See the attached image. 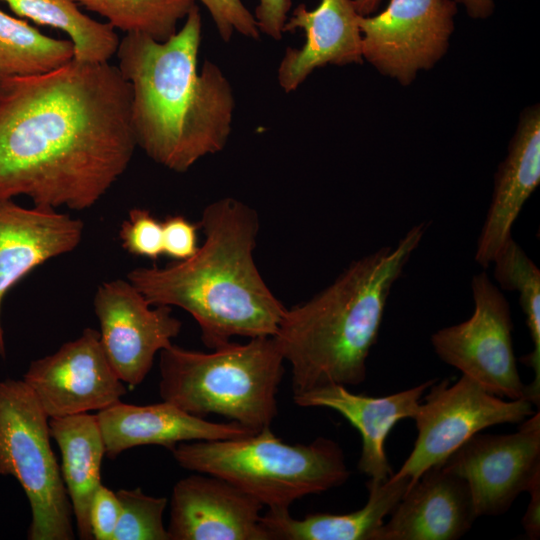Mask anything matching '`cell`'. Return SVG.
Segmentation results:
<instances>
[{
    "label": "cell",
    "mask_w": 540,
    "mask_h": 540,
    "mask_svg": "<svg viewBox=\"0 0 540 540\" xmlns=\"http://www.w3.org/2000/svg\"><path fill=\"white\" fill-rule=\"evenodd\" d=\"M137 147L131 89L118 66L71 60L0 82V200L84 210L106 194Z\"/></svg>",
    "instance_id": "1"
},
{
    "label": "cell",
    "mask_w": 540,
    "mask_h": 540,
    "mask_svg": "<svg viewBox=\"0 0 540 540\" xmlns=\"http://www.w3.org/2000/svg\"><path fill=\"white\" fill-rule=\"evenodd\" d=\"M201 32V14L194 5L167 40L129 33L116 51L131 89L137 146L178 173L223 150L232 131L235 100L229 80L210 60L198 68Z\"/></svg>",
    "instance_id": "2"
},
{
    "label": "cell",
    "mask_w": 540,
    "mask_h": 540,
    "mask_svg": "<svg viewBox=\"0 0 540 540\" xmlns=\"http://www.w3.org/2000/svg\"><path fill=\"white\" fill-rule=\"evenodd\" d=\"M199 225L205 239L191 257L163 268H135L127 280L151 305L188 312L209 349L235 336H274L286 308L254 261L257 212L238 199L220 198L204 208Z\"/></svg>",
    "instance_id": "3"
},
{
    "label": "cell",
    "mask_w": 540,
    "mask_h": 540,
    "mask_svg": "<svg viewBox=\"0 0 540 540\" xmlns=\"http://www.w3.org/2000/svg\"><path fill=\"white\" fill-rule=\"evenodd\" d=\"M427 227L414 225L396 244L352 261L311 299L285 309L273 337L291 366L293 396L365 381L391 290Z\"/></svg>",
    "instance_id": "4"
},
{
    "label": "cell",
    "mask_w": 540,
    "mask_h": 540,
    "mask_svg": "<svg viewBox=\"0 0 540 540\" xmlns=\"http://www.w3.org/2000/svg\"><path fill=\"white\" fill-rule=\"evenodd\" d=\"M284 361L273 336L206 353L171 344L160 351L159 394L189 414L214 413L258 433L278 413Z\"/></svg>",
    "instance_id": "5"
},
{
    "label": "cell",
    "mask_w": 540,
    "mask_h": 540,
    "mask_svg": "<svg viewBox=\"0 0 540 540\" xmlns=\"http://www.w3.org/2000/svg\"><path fill=\"white\" fill-rule=\"evenodd\" d=\"M171 452L181 467L219 477L274 510L341 486L350 476L336 441L318 437L291 445L270 428L239 438L183 442Z\"/></svg>",
    "instance_id": "6"
},
{
    "label": "cell",
    "mask_w": 540,
    "mask_h": 540,
    "mask_svg": "<svg viewBox=\"0 0 540 540\" xmlns=\"http://www.w3.org/2000/svg\"><path fill=\"white\" fill-rule=\"evenodd\" d=\"M49 417L23 380L0 381V474L29 501V540L75 538L72 506L50 444Z\"/></svg>",
    "instance_id": "7"
},
{
    "label": "cell",
    "mask_w": 540,
    "mask_h": 540,
    "mask_svg": "<svg viewBox=\"0 0 540 540\" xmlns=\"http://www.w3.org/2000/svg\"><path fill=\"white\" fill-rule=\"evenodd\" d=\"M414 416L417 437L413 449L393 478H406L412 486L429 468L442 464L480 431L500 424L521 423L533 404L526 398L498 397L470 377L448 379L430 386Z\"/></svg>",
    "instance_id": "8"
},
{
    "label": "cell",
    "mask_w": 540,
    "mask_h": 540,
    "mask_svg": "<svg viewBox=\"0 0 540 540\" xmlns=\"http://www.w3.org/2000/svg\"><path fill=\"white\" fill-rule=\"evenodd\" d=\"M473 314L437 330L432 347L446 364L460 370L488 392L509 400L525 398L513 349L509 303L485 271L471 280Z\"/></svg>",
    "instance_id": "9"
},
{
    "label": "cell",
    "mask_w": 540,
    "mask_h": 540,
    "mask_svg": "<svg viewBox=\"0 0 540 540\" xmlns=\"http://www.w3.org/2000/svg\"><path fill=\"white\" fill-rule=\"evenodd\" d=\"M456 13L454 0H389L382 12L360 16L363 59L408 85L444 55Z\"/></svg>",
    "instance_id": "10"
},
{
    "label": "cell",
    "mask_w": 540,
    "mask_h": 540,
    "mask_svg": "<svg viewBox=\"0 0 540 540\" xmlns=\"http://www.w3.org/2000/svg\"><path fill=\"white\" fill-rule=\"evenodd\" d=\"M463 478L478 517L506 513L540 478V413L510 434L477 433L442 464Z\"/></svg>",
    "instance_id": "11"
},
{
    "label": "cell",
    "mask_w": 540,
    "mask_h": 540,
    "mask_svg": "<svg viewBox=\"0 0 540 540\" xmlns=\"http://www.w3.org/2000/svg\"><path fill=\"white\" fill-rule=\"evenodd\" d=\"M105 354L125 384L137 386L152 368L157 352L169 347L182 323L171 307L151 305L128 280L102 283L94 296Z\"/></svg>",
    "instance_id": "12"
},
{
    "label": "cell",
    "mask_w": 540,
    "mask_h": 540,
    "mask_svg": "<svg viewBox=\"0 0 540 540\" xmlns=\"http://www.w3.org/2000/svg\"><path fill=\"white\" fill-rule=\"evenodd\" d=\"M23 381L49 418L100 411L127 392L105 354L99 331L92 328L32 361Z\"/></svg>",
    "instance_id": "13"
},
{
    "label": "cell",
    "mask_w": 540,
    "mask_h": 540,
    "mask_svg": "<svg viewBox=\"0 0 540 540\" xmlns=\"http://www.w3.org/2000/svg\"><path fill=\"white\" fill-rule=\"evenodd\" d=\"M263 507L219 477L190 475L173 487L169 540H269Z\"/></svg>",
    "instance_id": "14"
},
{
    "label": "cell",
    "mask_w": 540,
    "mask_h": 540,
    "mask_svg": "<svg viewBox=\"0 0 540 540\" xmlns=\"http://www.w3.org/2000/svg\"><path fill=\"white\" fill-rule=\"evenodd\" d=\"M81 219L44 206L25 208L0 200V356L6 347L1 323L3 299L26 274L51 258L73 251L82 240Z\"/></svg>",
    "instance_id": "15"
},
{
    "label": "cell",
    "mask_w": 540,
    "mask_h": 540,
    "mask_svg": "<svg viewBox=\"0 0 540 540\" xmlns=\"http://www.w3.org/2000/svg\"><path fill=\"white\" fill-rule=\"evenodd\" d=\"M375 540H457L478 518L467 482L436 465L408 489Z\"/></svg>",
    "instance_id": "16"
},
{
    "label": "cell",
    "mask_w": 540,
    "mask_h": 540,
    "mask_svg": "<svg viewBox=\"0 0 540 540\" xmlns=\"http://www.w3.org/2000/svg\"><path fill=\"white\" fill-rule=\"evenodd\" d=\"M360 16L353 0H320L314 9L299 4L284 32L301 29L305 42L299 49H286L277 70L279 86L290 93L317 68L361 63Z\"/></svg>",
    "instance_id": "17"
},
{
    "label": "cell",
    "mask_w": 540,
    "mask_h": 540,
    "mask_svg": "<svg viewBox=\"0 0 540 540\" xmlns=\"http://www.w3.org/2000/svg\"><path fill=\"white\" fill-rule=\"evenodd\" d=\"M435 381L382 397L355 394L346 386L330 384L293 396V400L301 407L335 410L347 419L362 439L358 470L369 482L379 483L394 473L385 451L388 434L400 420L414 418L424 393Z\"/></svg>",
    "instance_id": "18"
},
{
    "label": "cell",
    "mask_w": 540,
    "mask_h": 540,
    "mask_svg": "<svg viewBox=\"0 0 540 540\" xmlns=\"http://www.w3.org/2000/svg\"><path fill=\"white\" fill-rule=\"evenodd\" d=\"M96 418L105 444V455L109 458H116L123 451L142 445H160L173 450L183 442L232 439L255 434L233 421H207L167 401L151 405L119 401L98 411Z\"/></svg>",
    "instance_id": "19"
},
{
    "label": "cell",
    "mask_w": 540,
    "mask_h": 540,
    "mask_svg": "<svg viewBox=\"0 0 540 540\" xmlns=\"http://www.w3.org/2000/svg\"><path fill=\"white\" fill-rule=\"evenodd\" d=\"M540 182V111L522 114L508 154L494 180L492 199L480 230L475 261L484 269L512 237L513 225Z\"/></svg>",
    "instance_id": "20"
},
{
    "label": "cell",
    "mask_w": 540,
    "mask_h": 540,
    "mask_svg": "<svg viewBox=\"0 0 540 540\" xmlns=\"http://www.w3.org/2000/svg\"><path fill=\"white\" fill-rule=\"evenodd\" d=\"M410 482L392 475L379 483L367 482L368 500L356 511L344 514L312 513L295 519L289 509H268L261 523L269 540H375L401 500Z\"/></svg>",
    "instance_id": "21"
},
{
    "label": "cell",
    "mask_w": 540,
    "mask_h": 540,
    "mask_svg": "<svg viewBox=\"0 0 540 540\" xmlns=\"http://www.w3.org/2000/svg\"><path fill=\"white\" fill-rule=\"evenodd\" d=\"M50 436L61 452V475L82 540H91L89 511L101 483L105 444L96 415L88 413L49 420Z\"/></svg>",
    "instance_id": "22"
},
{
    "label": "cell",
    "mask_w": 540,
    "mask_h": 540,
    "mask_svg": "<svg viewBox=\"0 0 540 540\" xmlns=\"http://www.w3.org/2000/svg\"><path fill=\"white\" fill-rule=\"evenodd\" d=\"M18 16L59 29L69 36L74 60L103 63L116 54L119 38L109 23L83 13L75 0H0Z\"/></svg>",
    "instance_id": "23"
},
{
    "label": "cell",
    "mask_w": 540,
    "mask_h": 540,
    "mask_svg": "<svg viewBox=\"0 0 540 540\" xmlns=\"http://www.w3.org/2000/svg\"><path fill=\"white\" fill-rule=\"evenodd\" d=\"M494 278L506 290L516 291L525 315L533 349L522 358L532 368L534 379L525 387V398L540 403V270L522 247L511 237L497 253Z\"/></svg>",
    "instance_id": "24"
},
{
    "label": "cell",
    "mask_w": 540,
    "mask_h": 540,
    "mask_svg": "<svg viewBox=\"0 0 540 540\" xmlns=\"http://www.w3.org/2000/svg\"><path fill=\"white\" fill-rule=\"evenodd\" d=\"M74 58L70 40L41 33L0 10V76L22 77L55 70Z\"/></svg>",
    "instance_id": "25"
},
{
    "label": "cell",
    "mask_w": 540,
    "mask_h": 540,
    "mask_svg": "<svg viewBox=\"0 0 540 540\" xmlns=\"http://www.w3.org/2000/svg\"><path fill=\"white\" fill-rule=\"evenodd\" d=\"M126 34H143L163 42L177 32L196 0H75Z\"/></svg>",
    "instance_id": "26"
},
{
    "label": "cell",
    "mask_w": 540,
    "mask_h": 540,
    "mask_svg": "<svg viewBox=\"0 0 540 540\" xmlns=\"http://www.w3.org/2000/svg\"><path fill=\"white\" fill-rule=\"evenodd\" d=\"M121 506L113 540H169L163 523L165 497L146 495L141 488L116 492Z\"/></svg>",
    "instance_id": "27"
},
{
    "label": "cell",
    "mask_w": 540,
    "mask_h": 540,
    "mask_svg": "<svg viewBox=\"0 0 540 540\" xmlns=\"http://www.w3.org/2000/svg\"><path fill=\"white\" fill-rule=\"evenodd\" d=\"M119 237L122 247L134 256L157 260L163 255L162 222L149 210L131 209L121 224Z\"/></svg>",
    "instance_id": "28"
},
{
    "label": "cell",
    "mask_w": 540,
    "mask_h": 540,
    "mask_svg": "<svg viewBox=\"0 0 540 540\" xmlns=\"http://www.w3.org/2000/svg\"><path fill=\"white\" fill-rule=\"evenodd\" d=\"M210 13L222 40L228 42L235 32L244 37L258 39V29L254 15L242 0H198Z\"/></svg>",
    "instance_id": "29"
},
{
    "label": "cell",
    "mask_w": 540,
    "mask_h": 540,
    "mask_svg": "<svg viewBox=\"0 0 540 540\" xmlns=\"http://www.w3.org/2000/svg\"><path fill=\"white\" fill-rule=\"evenodd\" d=\"M163 255L176 261L191 257L198 249L199 223L182 215H170L162 221Z\"/></svg>",
    "instance_id": "30"
},
{
    "label": "cell",
    "mask_w": 540,
    "mask_h": 540,
    "mask_svg": "<svg viewBox=\"0 0 540 540\" xmlns=\"http://www.w3.org/2000/svg\"><path fill=\"white\" fill-rule=\"evenodd\" d=\"M120 513L116 492L101 484L92 498L89 511L92 538L113 540Z\"/></svg>",
    "instance_id": "31"
},
{
    "label": "cell",
    "mask_w": 540,
    "mask_h": 540,
    "mask_svg": "<svg viewBox=\"0 0 540 540\" xmlns=\"http://www.w3.org/2000/svg\"><path fill=\"white\" fill-rule=\"evenodd\" d=\"M291 4V0H258L254 17L260 33L281 39Z\"/></svg>",
    "instance_id": "32"
},
{
    "label": "cell",
    "mask_w": 540,
    "mask_h": 540,
    "mask_svg": "<svg viewBox=\"0 0 540 540\" xmlns=\"http://www.w3.org/2000/svg\"><path fill=\"white\" fill-rule=\"evenodd\" d=\"M530 500L522 518V526L531 540L540 537V478L536 479L527 491Z\"/></svg>",
    "instance_id": "33"
},
{
    "label": "cell",
    "mask_w": 540,
    "mask_h": 540,
    "mask_svg": "<svg viewBox=\"0 0 540 540\" xmlns=\"http://www.w3.org/2000/svg\"><path fill=\"white\" fill-rule=\"evenodd\" d=\"M463 5L467 13L473 18H486L494 8L493 0H454Z\"/></svg>",
    "instance_id": "34"
},
{
    "label": "cell",
    "mask_w": 540,
    "mask_h": 540,
    "mask_svg": "<svg viewBox=\"0 0 540 540\" xmlns=\"http://www.w3.org/2000/svg\"><path fill=\"white\" fill-rule=\"evenodd\" d=\"M358 13L362 16L372 14L379 6L381 0H353Z\"/></svg>",
    "instance_id": "35"
},
{
    "label": "cell",
    "mask_w": 540,
    "mask_h": 540,
    "mask_svg": "<svg viewBox=\"0 0 540 540\" xmlns=\"http://www.w3.org/2000/svg\"><path fill=\"white\" fill-rule=\"evenodd\" d=\"M1 79H2V77L0 76V82H1Z\"/></svg>",
    "instance_id": "36"
}]
</instances>
